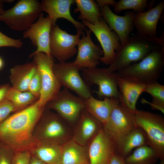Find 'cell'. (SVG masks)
Returning <instances> with one entry per match:
<instances>
[{
    "label": "cell",
    "instance_id": "cell-25",
    "mask_svg": "<svg viewBox=\"0 0 164 164\" xmlns=\"http://www.w3.org/2000/svg\"><path fill=\"white\" fill-rule=\"evenodd\" d=\"M87 163V156L84 148L71 140L62 147L61 164Z\"/></svg>",
    "mask_w": 164,
    "mask_h": 164
},
{
    "label": "cell",
    "instance_id": "cell-38",
    "mask_svg": "<svg viewBox=\"0 0 164 164\" xmlns=\"http://www.w3.org/2000/svg\"><path fill=\"white\" fill-rule=\"evenodd\" d=\"M10 87L8 85H4L0 87V103L6 99Z\"/></svg>",
    "mask_w": 164,
    "mask_h": 164
},
{
    "label": "cell",
    "instance_id": "cell-44",
    "mask_svg": "<svg viewBox=\"0 0 164 164\" xmlns=\"http://www.w3.org/2000/svg\"><path fill=\"white\" fill-rule=\"evenodd\" d=\"M87 164V163H82V164Z\"/></svg>",
    "mask_w": 164,
    "mask_h": 164
},
{
    "label": "cell",
    "instance_id": "cell-40",
    "mask_svg": "<svg viewBox=\"0 0 164 164\" xmlns=\"http://www.w3.org/2000/svg\"><path fill=\"white\" fill-rule=\"evenodd\" d=\"M30 164H46L39 160L36 157L32 156Z\"/></svg>",
    "mask_w": 164,
    "mask_h": 164
},
{
    "label": "cell",
    "instance_id": "cell-3",
    "mask_svg": "<svg viewBox=\"0 0 164 164\" xmlns=\"http://www.w3.org/2000/svg\"><path fill=\"white\" fill-rule=\"evenodd\" d=\"M164 66V46L156 48L138 62L116 72L120 77L145 84L157 81Z\"/></svg>",
    "mask_w": 164,
    "mask_h": 164
},
{
    "label": "cell",
    "instance_id": "cell-4",
    "mask_svg": "<svg viewBox=\"0 0 164 164\" xmlns=\"http://www.w3.org/2000/svg\"><path fill=\"white\" fill-rule=\"evenodd\" d=\"M42 12L38 0H20L0 15V21L12 30L24 32L36 21Z\"/></svg>",
    "mask_w": 164,
    "mask_h": 164
},
{
    "label": "cell",
    "instance_id": "cell-14",
    "mask_svg": "<svg viewBox=\"0 0 164 164\" xmlns=\"http://www.w3.org/2000/svg\"><path fill=\"white\" fill-rule=\"evenodd\" d=\"M85 30L86 34L83 32L77 45V56L73 62L80 69L96 67L103 54L102 50L92 41L91 31L86 28Z\"/></svg>",
    "mask_w": 164,
    "mask_h": 164
},
{
    "label": "cell",
    "instance_id": "cell-11",
    "mask_svg": "<svg viewBox=\"0 0 164 164\" xmlns=\"http://www.w3.org/2000/svg\"><path fill=\"white\" fill-rule=\"evenodd\" d=\"M82 23L94 33L102 47L103 54L100 61L109 65L121 46L118 37L103 19L94 24L85 20H82Z\"/></svg>",
    "mask_w": 164,
    "mask_h": 164
},
{
    "label": "cell",
    "instance_id": "cell-21",
    "mask_svg": "<svg viewBox=\"0 0 164 164\" xmlns=\"http://www.w3.org/2000/svg\"><path fill=\"white\" fill-rule=\"evenodd\" d=\"M37 70L34 61L14 66L10 70L12 87L22 91H28L29 83Z\"/></svg>",
    "mask_w": 164,
    "mask_h": 164
},
{
    "label": "cell",
    "instance_id": "cell-24",
    "mask_svg": "<svg viewBox=\"0 0 164 164\" xmlns=\"http://www.w3.org/2000/svg\"><path fill=\"white\" fill-rule=\"evenodd\" d=\"M76 8L75 12H79V19L94 24L103 19L100 8L97 4L92 0H75Z\"/></svg>",
    "mask_w": 164,
    "mask_h": 164
},
{
    "label": "cell",
    "instance_id": "cell-9",
    "mask_svg": "<svg viewBox=\"0 0 164 164\" xmlns=\"http://www.w3.org/2000/svg\"><path fill=\"white\" fill-rule=\"evenodd\" d=\"M53 69L61 86L74 92L84 99L92 96L88 85L80 73V69L73 62L54 63Z\"/></svg>",
    "mask_w": 164,
    "mask_h": 164
},
{
    "label": "cell",
    "instance_id": "cell-41",
    "mask_svg": "<svg viewBox=\"0 0 164 164\" xmlns=\"http://www.w3.org/2000/svg\"><path fill=\"white\" fill-rule=\"evenodd\" d=\"M14 1L13 0H5V1H2L0 0V15L4 11H5L3 9V6L2 5V3L5 2H12Z\"/></svg>",
    "mask_w": 164,
    "mask_h": 164
},
{
    "label": "cell",
    "instance_id": "cell-42",
    "mask_svg": "<svg viewBox=\"0 0 164 164\" xmlns=\"http://www.w3.org/2000/svg\"><path fill=\"white\" fill-rule=\"evenodd\" d=\"M4 65V62L2 58L0 57V70L3 68Z\"/></svg>",
    "mask_w": 164,
    "mask_h": 164
},
{
    "label": "cell",
    "instance_id": "cell-6",
    "mask_svg": "<svg viewBox=\"0 0 164 164\" xmlns=\"http://www.w3.org/2000/svg\"><path fill=\"white\" fill-rule=\"evenodd\" d=\"M135 114L119 103L113 108L108 119L103 125L104 131L115 145L116 152L126 136L138 127Z\"/></svg>",
    "mask_w": 164,
    "mask_h": 164
},
{
    "label": "cell",
    "instance_id": "cell-5",
    "mask_svg": "<svg viewBox=\"0 0 164 164\" xmlns=\"http://www.w3.org/2000/svg\"><path fill=\"white\" fill-rule=\"evenodd\" d=\"M137 126L145 133L148 145L156 152L159 158H164V118L162 116L149 111L137 110L135 114Z\"/></svg>",
    "mask_w": 164,
    "mask_h": 164
},
{
    "label": "cell",
    "instance_id": "cell-34",
    "mask_svg": "<svg viewBox=\"0 0 164 164\" xmlns=\"http://www.w3.org/2000/svg\"><path fill=\"white\" fill-rule=\"evenodd\" d=\"M23 43L21 39L12 38L0 31V47H9L19 49L22 46Z\"/></svg>",
    "mask_w": 164,
    "mask_h": 164
},
{
    "label": "cell",
    "instance_id": "cell-18",
    "mask_svg": "<svg viewBox=\"0 0 164 164\" xmlns=\"http://www.w3.org/2000/svg\"><path fill=\"white\" fill-rule=\"evenodd\" d=\"M117 79L119 92L118 99L120 103L135 113L137 110V102L140 95L145 92L146 84L134 80L120 77L118 74Z\"/></svg>",
    "mask_w": 164,
    "mask_h": 164
},
{
    "label": "cell",
    "instance_id": "cell-35",
    "mask_svg": "<svg viewBox=\"0 0 164 164\" xmlns=\"http://www.w3.org/2000/svg\"><path fill=\"white\" fill-rule=\"evenodd\" d=\"M32 156L28 150L17 152L12 155V164H30Z\"/></svg>",
    "mask_w": 164,
    "mask_h": 164
},
{
    "label": "cell",
    "instance_id": "cell-22",
    "mask_svg": "<svg viewBox=\"0 0 164 164\" xmlns=\"http://www.w3.org/2000/svg\"><path fill=\"white\" fill-rule=\"evenodd\" d=\"M148 144V140L145 133L138 127L124 138L118 148L116 153L125 158L131 154L134 149Z\"/></svg>",
    "mask_w": 164,
    "mask_h": 164
},
{
    "label": "cell",
    "instance_id": "cell-15",
    "mask_svg": "<svg viewBox=\"0 0 164 164\" xmlns=\"http://www.w3.org/2000/svg\"><path fill=\"white\" fill-rule=\"evenodd\" d=\"M100 8L102 18L110 29L118 37L121 45L127 41L134 27L135 12L130 11L125 15L120 16L113 12L109 6Z\"/></svg>",
    "mask_w": 164,
    "mask_h": 164
},
{
    "label": "cell",
    "instance_id": "cell-19",
    "mask_svg": "<svg viewBox=\"0 0 164 164\" xmlns=\"http://www.w3.org/2000/svg\"><path fill=\"white\" fill-rule=\"evenodd\" d=\"M43 12L46 13L55 26L59 19L63 18L71 22L77 30L85 29L82 23L75 20L72 16L70 11L73 0H43L40 2Z\"/></svg>",
    "mask_w": 164,
    "mask_h": 164
},
{
    "label": "cell",
    "instance_id": "cell-30",
    "mask_svg": "<svg viewBox=\"0 0 164 164\" xmlns=\"http://www.w3.org/2000/svg\"><path fill=\"white\" fill-rule=\"evenodd\" d=\"M145 92L152 97L151 106L153 109L159 110L164 113V86L157 81L146 85Z\"/></svg>",
    "mask_w": 164,
    "mask_h": 164
},
{
    "label": "cell",
    "instance_id": "cell-7",
    "mask_svg": "<svg viewBox=\"0 0 164 164\" xmlns=\"http://www.w3.org/2000/svg\"><path fill=\"white\" fill-rule=\"evenodd\" d=\"M34 62L40 74L42 87L38 101L45 107L60 91L61 86L53 71V58L43 53L34 54Z\"/></svg>",
    "mask_w": 164,
    "mask_h": 164
},
{
    "label": "cell",
    "instance_id": "cell-8",
    "mask_svg": "<svg viewBox=\"0 0 164 164\" xmlns=\"http://www.w3.org/2000/svg\"><path fill=\"white\" fill-rule=\"evenodd\" d=\"M81 30H77L75 35L69 34L57 25L52 28L50 41L51 56L59 63L66 62L77 53L76 48L82 34Z\"/></svg>",
    "mask_w": 164,
    "mask_h": 164
},
{
    "label": "cell",
    "instance_id": "cell-29",
    "mask_svg": "<svg viewBox=\"0 0 164 164\" xmlns=\"http://www.w3.org/2000/svg\"><path fill=\"white\" fill-rule=\"evenodd\" d=\"M6 99L14 105L17 110L24 108L38 99L29 91H21L12 87L9 88Z\"/></svg>",
    "mask_w": 164,
    "mask_h": 164
},
{
    "label": "cell",
    "instance_id": "cell-28",
    "mask_svg": "<svg viewBox=\"0 0 164 164\" xmlns=\"http://www.w3.org/2000/svg\"><path fill=\"white\" fill-rule=\"evenodd\" d=\"M159 158L155 150L148 145L136 149L133 152L125 158L126 164H153Z\"/></svg>",
    "mask_w": 164,
    "mask_h": 164
},
{
    "label": "cell",
    "instance_id": "cell-17",
    "mask_svg": "<svg viewBox=\"0 0 164 164\" xmlns=\"http://www.w3.org/2000/svg\"><path fill=\"white\" fill-rule=\"evenodd\" d=\"M116 152L115 145L103 128L95 136L89 148L90 164H108Z\"/></svg>",
    "mask_w": 164,
    "mask_h": 164
},
{
    "label": "cell",
    "instance_id": "cell-43",
    "mask_svg": "<svg viewBox=\"0 0 164 164\" xmlns=\"http://www.w3.org/2000/svg\"><path fill=\"white\" fill-rule=\"evenodd\" d=\"M159 164H164V160H162V161Z\"/></svg>",
    "mask_w": 164,
    "mask_h": 164
},
{
    "label": "cell",
    "instance_id": "cell-33",
    "mask_svg": "<svg viewBox=\"0 0 164 164\" xmlns=\"http://www.w3.org/2000/svg\"><path fill=\"white\" fill-rule=\"evenodd\" d=\"M17 109L10 101L5 99L0 103V124L5 120L12 112Z\"/></svg>",
    "mask_w": 164,
    "mask_h": 164
},
{
    "label": "cell",
    "instance_id": "cell-32",
    "mask_svg": "<svg viewBox=\"0 0 164 164\" xmlns=\"http://www.w3.org/2000/svg\"><path fill=\"white\" fill-rule=\"evenodd\" d=\"M41 87L42 83L40 76L37 69L36 72L29 83L28 91L39 99Z\"/></svg>",
    "mask_w": 164,
    "mask_h": 164
},
{
    "label": "cell",
    "instance_id": "cell-37",
    "mask_svg": "<svg viewBox=\"0 0 164 164\" xmlns=\"http://www.w3.org/2000/svg\"><path fill=\"white\" fill-rule=\"evenodd\" d=\"M108 164H126L125 158L116 153H114Z\"/></svg>",
    "mask_w": 164,
    "mask_h": 164
},
{
    "label": "cell",
    "instance_id": "cell-2",
    "mask_svg": "<svg viewBox=\"0 0 164 164\" xmlns=\"http://www.w3.org/2000/svg\"><path fill=\"white\" fill-rule=\"evenodd\" d=\"M164 39L163 34L155 38L145 37L138 34L130 36L126 42L121 45L107 69L111 72H116L140 61L156 48L164 46Z\"/></svg>",
    "mask_w": 164,
    "mask_h": 164
},
{
    "label": "cell",
    "instance_id": "cell-36",
    "mask_svg": "<svg viewBox=\"0 0 164 164\" xmlns=\"http://www.w3.org/2000/svg\"><path fill=\"white\" fill-rule=\"evenodd\" d=\"M9 149L0 141V164H12L13 155L10 154Z\"/></svg>",
    "mask_w": 164,
    "mask_h": 164
},
{
    "label": "cell",
    "instance_id": "cell-10",
    "mask_svg": "<svg viewBox=\"0 0 164 164\" xmlns=\"http://www.w3.org/2000/svg\"><path fill=\"white\" fill-rule=\"evenodd\" d=\"M80 70L83 78L88 85H96L98 87L95 92L99 97L118 99L119 92L116 72H111L107 68H82Z\"/></svg>",
    "mask_w": 164,
    "mask_h": 164
},
{
    "label": "cell",
    "instance_id": "cell-12",
    "mask_svg": "<svg viewBox=\"0 0 164 164\" xmlns=\"http://www.w3.org/2000/svg\"><path fill=\"white\" fill-rule=\"evenodd\" d=\"M48 104L63 118L70 122L77 119L85 108L84 99L74 95L64 88Z\"/></svg>",
    "mask_w": 164,
    "mask_h": 164
},
{
    "label": "cell",
    "instance_id": "cell-16",
    "mask_svg": "<svg viewBox=\"0 0 164 164\" xmlns=\"http://www.w3.org/2000/svg\"><path fill=\"white\" fill-rule=\"evenodd\" d=\"M164 9V1L146 11L135 13L133 23L137 34L150 38L157 37V28Z\"/></svg>",
    "mask_w": 164,
    "mask_h": 164
},
{
    "label": "cell",
    "instance_id": "cell-26",
    "mask_svg": "<svg viewBox=\"0 0 164 164\" xmlns=\"http://www.w3.org/2000/svg\"><path fill=\"white\" fill-rule=\"evenodd\" d=\"M80 126L77 136V141L84 144L101 129H98L100 122L88 112H84L81 115Z\"/></svg>",
    "mask_w": 164,
    "mask_h": 164
},
{
    "label": "cell",
    "instance_id": "cell-27",
    "mask_svg": "<svg viewBox=\"0 0 164 164\" xmlns=\"http://www.w3.org/2000/svg\"><path fill=\"white\" fill-rule=\"evenodd\" d=\"M42 130V136L47 140L62 139L65 137L66 131L58 118L53 115L47 116Z\"/></svg>",
    "mask_w": 164,
    "mask_h": 164
},
{
    "label": "cell",
    "instance_id": "cell-31",
    "mask_svg": "<svg viewBox=\"0 0 164 164\" xmlns=\"http://www.w3.org/2000/svg\"><path fill=\"white\" fill-rule=\"evenodd\" d=\"M149 2L147 0H121L116 2L113 7L116 12L131 9L135 13H139L145 11Z\"/></svg>",
    "mask_w": 164,
    "mask_h": 164
},
{
    "label": "cell",
    "instance_id": "cell-13",
    "mask_svg": "<svg viewBox=\"0 0 164 164\" xmlns=\"http://www.w3.org/2000/svg\"><path fill=\"white\" fill-rule=\"evenodd\" d=\"M53 26L50 17L48 15L45 17L42 13L30 27L23 32V38L29 39L33 45L36 48V50L30 55V57H32L36 53L40 52L51 56L50 41L51 30Z\"/></svg>",
    "mask_w": 164,
    "mask_h": 164
},
{
    "label": "cell",
    "instance_id": "cell-39",
    "mask_svg": "<svg viewBox=\"0 0 164 164\" xmlns=\"http://www.w3.org/2000/svg\"><path fill=\"white\" fill-rule=\"evenodd\" d=\"M96 1L100 8L105 6H111L113 7L116 2L113 0H97Z\"/></svg>",
    "mask_w": 164,
    "mask_h": 164
},
{
    "label": "cell",
    "instance_id": "cell-1",
    "mask_svg": "<svg viewBox=\"0 0 164 164\" xmlns=\"http://www.w3.org/2000/svg\"><path fill=\"white\" fill-rule=\"evenodd\" d=\"M38 100L0 124V141L9 149L26 150L32 144L33 130L45 107Z\"/></svg>",
    "mask_w": 164,
    "mask_h": 164
},
{
    "label": "cell",
    "instance_id": "cell-20",
    "mask_svg": "<svg viewBox=\"0 0 164 164\" xmlns=\"http://www.w3.org/2000/svg\"><path fill=\"white\" fill-rule=\"evenodd\" d=\"M84 100L87 110L103 125L108 119L113 108L120 103L118 98H105L100 100L92 96Z\"/></svg>",
    "mask_w": 164,
    "mask_h": 164
},
{
    "label": "cell",
    "instance_id": "cell-23",
    "mask_svg": "<svg viewBox=\"0 0 164 164\" xmlns=\"http://www.w3.org/2000/svg\"><path fill=\"white\" fill-rule=\"evenodd\" d=\"M62 147L55 142L48 141L38 146L34 156L46 164H61Z\"/></svg>",
    "mask_w": 164,
    "mask_h": 164
}]
</instances>
